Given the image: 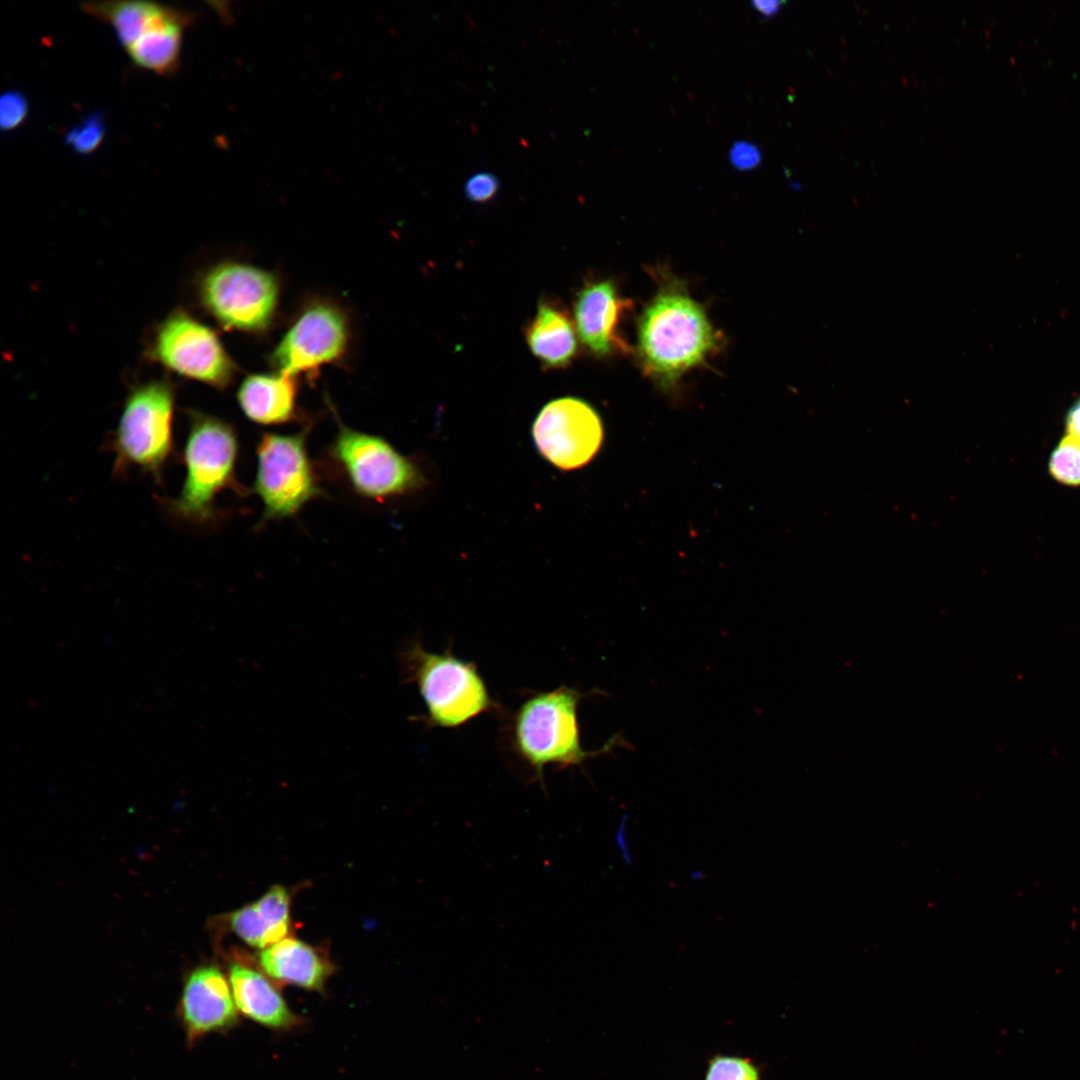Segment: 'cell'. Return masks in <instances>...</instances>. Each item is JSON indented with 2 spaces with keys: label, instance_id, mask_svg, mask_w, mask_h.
<instances>
[{
  "label": "cell",
  "instance_id": "obj_1",
  "mask_svg": "<svg viewBox=\"0 0 1080 1080\" xmlns=\"http://www.w3.org/2000/svg\"><path fill=\"white\" fill-rule=\"evenodd\" d=\"M657 274L658 288L638 320L636 354L644 375L669 389L719 350L721 336L680 279Z\"/></svg>",
  "mask_w": 1080,
  "mask_h": 1080
},
{
  "label": "cell",
  "instance_id": "obj_2",
  "mask_svg": "<svg viewBox=\"0 0 1080 1080\" xmlns=\"http://www.w3.org/2000/svg\"><path fill=\"white\" fill-rule=\"evenodd\" d=\"M238 454V436L229 423L191 412L182 455L184 482L178 496L164 503L167 511L190 524L214 521L216 498L227 489L243 491L236 479Z\"/></svg>",
  "mask_w": 1080,
  "mask_h": 1080
},
{
  "label": "cell",
  "instance_id": "obj_3",
  "mask_svg": "<svg viewBox=\"0 0 1080 1080\" xmlns=\"http://www.w3.org/2000/svg\"><path fill=\"white\" fill-rule=\"evenodd\" d=\"M581 698L576 689L561 686L528 697L516 711L512 723L514 750L539 779L550 764L561 768L579 765L618 744V737H614L598 751L582 748L577 717Z\"/></svg>",
  "mask_w": 1080,
  "mask_h": 1080
},
{
  "label": "cell",
  "instance_id": "obj_4",
  "mask_svg": "<svg viewBox=\"0 0 1080 1080\" xmlns=\"http://www.w3.org/2000/svg\"><path fill=\"white\" fill-rule=\"evenodd\" d=\"M408 680L416 684L429 722L441 728H457L492 706L487 686L472 662L448 650L426 651L412 643L403 654Z\"/></svg>",
  "mask_w": 1080,
  "mask_h": 1080
},
{
  "label": "cell",
  "instance_id": "obj_5",
  "mask_svg": "<svg viewBox=\"0 0 1080 1080\" xmlns=\"http://www.w3.org/2000/svg\"><path fill=\"white\" fill-rule=\"evenodd\" d=\"M174 401L167 381L140 385L129 394L109 445L115 473L135 467L161 481L173 450Z\"/></svg>",
  "mask_w": 1080,
  "mask_h": 1080
},
{
  "label": "cell",
  "instance_id": "obj_6",
  "mask_svg": "<svg viewBox=\"0 0 1080 1080\" xmlns=\"http://www.w3.org/2000/svg\"><path fill=\"white\" fill-rule=\"evenodd\" d=\"M329 455L352 490L372 501L382 503L413 493L425 483L419 466L386 439L340 421Z\"/></svg>",
  "mask_w": 1080,
  "mask_h": 1080
},
{
  "label": "cell",
  "instance_id": "obj_7",
  "mask_svg": "<svg viewBox=\"0 0 1080 1080\" xmlns=\"http://www.w3.org/2000/svg\"><path fill=\"white\" fill-rule=\"evenodd\" d=\"M308 428L295 434L264 433L256 447L253 489L261 500L260 522L292 517L322 496L318 475L308 453Z\"/></svg>",
  "mask_w": 1080,
  "mask_h": 1080
},
{
  "label": "cell",
  "instance_id": "obj_8",
  "mask_svg": "<svg viewBox=\"0 0 1080 1080\" xmlns=\"http://www.w3.org/2000/svg\"><path fill=\"white\" fill-rule=\"evenodd\" d=\"M200 293L203 304L224 327L259 331L273 318L279 286L274 275L267 271L226 262L205 274Z\"/></svg>",
  "mask_w": 1080,
  "mask_h": 1080
},
{
  "label": "cell",
  "instance_id": "obj_9",
  "mask_svg": "<svg viewBox=\"0 0 1080 1080\" xmlns=\"http://www.w3.org/2000/svg\"><path fill=\"white\" fill-rule=\"evenodd\" d=\"M531 435L538 453L551 465L571 471L587 465L599 452L604 428L598 412L585 400L564 396L546 403L535 417Z\"/></svg>",
  "mask_w": 1080,
  "mask_h": 1080
},
{
  "label": "cell",
  "instance_id": "obj_10",
  "mask_svg": "<svg viewBox=\"0 0 1080 1080\" xmlns=\"http://www.w3.org/2000/svg\"><path fill=\"white\" fill-rule=\"evenodd\" d=\"M153 355L168 369L220 389L234 375L233 362L215 332L184 312L161 324Z\"/></svg>",
  "mask_w": 1080,
  "mask_h": 1080
},
{
  "label": "cell",
  "instance_id": "obj_11",
  "mask_svg": "<svg viewBox=\"0 0 1080 1080\" xmlns=\"http://www.w3.org/2000/svg\"><path fill=\"white\" fill-rule=\"evenodd\" d=\"M348 337L344 314L335 305L317 302L305 308L290 327L271 362L278 373L295 377L340 359Z\"/></svg>",
  "mask_w": 1080,
  "mask_h": 1080
},
{
  "label": "cell",
  "instance_id": "obj_12",
  "mask_svg": "<svg viewBox=\"0 0 1080 1080\" xmlns=\"http://www.w3.org/2000/svg\"><path fill=\"white\" fill-rule=\"evenodd\" d=\"M179 1013L191 1045L208 1034L229 1030L239 1022L229 979L213 965L197 967L187 976Z\"/></svg>",
  "mask_w": 1080,
  "mask_h": 1080
},
{
  "label": "cell",
  "instance_id": "obj_13",
  "mask_svg": "<svg viewBox=\"0 0 1080 1080\" xmlns=\"http://www.w3.org/2000/svg\"><path fill=\"white\" fill-rule=\"evenodd\" d=\"M630 302L621 296L612 280L586 282L573 303L574 323L579 339L593 355L603 358L629 352L619 332L622 314Z\"/></svg>",
  "mask_w": 1080,
  "mask_h": 1080
},
{
  "label": "cell",
  "instance_id": "obj_14",
  "mask_svg": "<svg viewBox=\"0 0 1080 1080\" xmlns=\"http://www.w3.org/2000/svg\"><path fill=\"white\" fill-rule=\"evenodd\" d=\"M228 979L239 1014L268 1029L280 1032L299 1028L304 1018L295 1014L263 972L242 962L229 967Z\"/></svg>",
  "mask_w": 1080,
  "mask_h": 1080
},
{
  "label": "cell",
  "instance_id": "obj_15",
  "mask_svg": "<svg viewBox=\"0 0 1080 1080\" xmlns=\"http://www.w3.org/2000/svg\"><path fill=\"white\" fill-rule=\"evenodd\" d=\"M258 958L262 971L274 983L310 991L323 992L334 971L321 952L295 938L285 937L263 949Z\"/></svg>",
  "mask_w": 1080,
  "mask_h": 1080
},
{
  "label": "cell",
  "instance_id": "obj_16",
  "mask_svg": "<svg viewBox=\"0 0 1080 1080\" xmlns=\"http://www.w3.org/2000/svg\"><path fill=\"white\" fill-rule=\"evenodd\" d=\"M575 323L559 303L543 299L524 335L530 352L545 369L567 368L576 358L579 345Z\"/></svg>",
  "mask_w": 1080,
  "mask_h": 1080
},
{
  "label": "cell",
  "instance_id": "obj_17",
  "mask_svg": "<svg viewBox=\"0 0 1080 1080\" xmlns=\"http://www.w3.org/2000/svg\"><path fill=\"white\" fill-rule=\"evenodd\" d=\"M297 383L295 377L254 374L239 387L237 400L244 415L261 425H280L294 420Z\"/></svg>",
  "mask_w": 1080,
  "mask_h": 1080
},
{
  "label": "cell",
  "instance_id": "obj_18",
  "mask_svg": "<svg viewBox=\"0 0 1080 1080\" xmlns=\"http://www.w3.org/2000/svg\"><path fill=\"white\" fill-rule=\"evenodd\" d=\"M194 17L173 6L126 50L133 63L161 76L174 74L180 65L184 31Z\"/></svg>",
  "mask_w": 1080,
  "mask_h": 1080
},
{
  "label": "cell",
  "instance_id": "obj_19",
  "mask_svg": "<svg viewBox=\"0 0 1080 1080\" xmlns=\"http://www.w3.org/2000/svg\"><path fill=\"white\" fill-rule=\"evenodd\" d=\"M232 930L244 942L265 949L285 938L290 928V898L282 886H273L256 902L230 915Z\"/></svg>",
  "mask_w": 1080,
  "mask_h": 1080
},
{
  "label": "cell",
  "instance_id": "obj_20",
  "mask_svg": "<svg viewBox=\"0 0 1080 1080\" xmlns=\"http://www.w3.org/2000/svg\"><path fill=\"white\" fill-rule=\"evenodd\" d=\"M173 6L151 1L84 2L81 9L110 24L125 50L146 30L167 15Z\"/></svg>",
  "mask_w": 1080,
  "mask_h": 1080
},
{
  "label": "cell",
  "instance_id": "obj_21",
  "mask_svg": "<svg viewBox=\"0 0 1080 1080\" xmlns=\"http://www.w3.org/2000/svg\"><path fill=\"white\" fill-rule=\"evenodd\" d=\"M1049 472L1057 481L1080 485V440L1065 436L1055 447L1049 459Z\"/></svg>",
  "mask_w": 1080,
  "mask_h": 1080
},
{
  "label": "cell",
  "instance_id": "obj_22",
  "mask_svg": "<svg viewBox=\"0 0 1080 1080\" xmlns=\"http://www.w3.org/2000/svg\"><path fill=\"white\" fill-rule=\"evenodd\" d=\"M105 130L104 114L94 112L68 131L65 136V143L71 146L76 153L90 154L102 144Z\"/></svg>",
  "mask_w": 1080,
  "mask_h": 1080
},
{
  "label": "cell",
  "instance_id": "obj_23",
  "mask_svg": "<svg viewBox=\"0 0 1080 1080\" xmlns=\"http://www.w3.org/2000/svg\"><path fill=\"white\" fill-rule=\"evenodd\" d=\"M705 1080H761L758 1067L749 1059L716 1055L707 1066Z\"/></svg>",
  "mask_w": 1080,
  "mask_h": 1080
},
{
  "label": "cell",
  "instance_id": "obj_24",
  "mask_svg": "<svg viewBox=\"0 0 1080 1080\" xmlns=\"http://www.w3.org/2000/svg\"><path fill=\"white\" fill-rule=\"evenodd\" d=\"M29 113L26 96L18 90H8L0 98V127L12 131L20 127Z\"/></svg>",
  "mask_w": 1080,
  "mask_h": 1080
},
{
  "label": "cell",
  "instance_id": "obj_25",
  "mask_svg": "<svg viewBox=\"0 0 1080 1080\" xmlns=\"http://www.w3.org/2000/svg\"><path fill=\"white\" fill-rule=\"evenodd\" d=\"M499 182L496 176L481 172L472 175L465 183L464 192L466 197L478 203L488 202L496 195Z\"/></svg>",
  "mask_w": 1080,
  "mask_h": 1080
},
{
  "label": "cell",
  "instance_id": "obj_26",
  "mask_svg": "<svg viewBox=\"0 0 1080 1080\" xmlns=\"http://www.w3.org/2000/svg\"><path fill=\"white\" fill-rule=\"evenodd\" d=\"M760 149L747 141L736 142L730 149L729 160L731 164L740 170L755 168L761 162Z\"/></svg>",
  "mask_w": 1080,
  "mask_h": 1080
},
{
  "label": "cell",
  "instance_id": "obj_27",
  "mask_svg": "<svg viewBox=\"0 0 1080 1080\" xmlns=\"http://www.w3.org/2000/svg\"><path fill=\"white\" fill-rule=\"evenodd\" d=\"M1068 435L1080 440V398L1072 405L1066 417Z\"/></svg>",
  "mask_w": 1080,
  "mask_h": 1080
},
{
  "label": "cell",
  "instance_id": "obj_28",
  "mask_svg": "<svg viewBox=\"0 0 1080 1080\" xmlns=\"http://www.w3.org/2000/svg\"><path fill=\"white\" fill-rule=\"evenodd\" d=\"M752 5L760 14H762L764 16H772L780 9L781 2L780 1H754V2H752Z\"/></svg>",
  "mask_w": 1080,
  "mask_h": 1080
}]
</instances>
